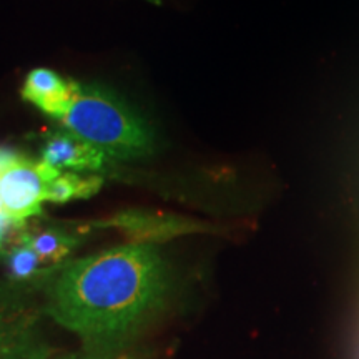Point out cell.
<instances>
[{"label":"cell","instance_id":"obj_12","mask_svg":"<svg viewBox=\"0 0 359 359\" xmlns=\"http://www.w3.org/2000/svg\"><path fill=\"white\" fill-rule=\"evenodd\" d=\"M0 213H2V205H0Z\"/></svg>","mask_w":359,"mask_h":359},{"label":"cell","instance_id":"obj_4","mask_svg":"<svg viewBox=\"0 0 359 359\" xmlns=\"http://www.w3.org/2000/svg\"><path fill=\"white\" fill-rule=\"evenodd\" d=\"M60 172L22 156L0 173V205L2 213L15 222L24 223L42 212V203L47 201V190L53 178Z\"/></svg>","mask_w":359,"mask_h":359},{"label":"cell","instance_id":"obj_7","mask_svg":"<svg viewBox=\"0 0 359 359\" xmlns=\"http://www.w3.org/2000/svg\"><path fill=\"white\" fill-rule=\"evenodd\" d=\"M19 241L29 245L43 264H60L79 243L74 235H69L58 228L20 231Z\"/></svg>","mask_w":359,"mask_h":359},{"label":"cell","instance_id":"obj_2","mask_svg":"<svg viewBox=\"0 0 359 359\" xmlns=\"http://www.w3.org/2000/svg\"><path fill=\"white\" fill-rule=\"evenodd\" d=\"M57 120L105 156L128 160L151 150V133L140 116L97 85L75 82L74 93Z\"/></svg>","mask_w":359,"mask_h":359},{"label":"cell","instance_id":"obj_3","mask_svg":"<svg viewBox=\"0 0 359 359\" xmlns=\"http://www.w3.org/2000/svg\"><path fill=\"white\" fill-rule=\"evenodd\" d=\"M40 313L22 290H0V359H50L42 339Z\"/></svg>","mask_w":359,"mask_h":359},{"label":"cell","instance_id":"obj_10","mask_svg":"<svg viewBox=\"0 0 359 359\" xmlns=\"http://www.w3.org/2000/svg\"><path fill=\"white\" fill-rule=\"evenodd\" d=\"M6 262L13 280H35L40 275H45V273L40 271V264L43 263L40 262L39 255L29 245L22 243V241L7 251Z\"/></svg>","mask_w":359,"mask_h":359},{"label":"cell","instance_id":"obj_8","mask_svg":"<svg viewBox=\"0 0 359 359\" xmlns=\"http://www.w3.org/2000/svg\"><path fill=\"white\" fill-rule=\"evenodd\" d=\"M102 187V178L82 177L79 173H58L52 180L47 190V201L52 203H67L70 200L88 198L95 195Z\"/></svg>","mask_w":359,"mask_h":359},{"label":"cell","instance_id":"obj_13","mask_svg":"<svg viewBox=\"0 0 359 359\" xmlns=\"http://www.w3.org/2000/svg\"><path fill=\"white\" fill-rule=\"evenodd\" d=\"M125 359H128V358H125Z\"/></svg>","mask_w":359,"mask_h":359},{"label":"cell","instance_id":"obj_6","mask_svg":"<svg viewBox=\"0 0 359 359\" xmlns=\"http://www.w3.org/2000/svg\"><path fill=\"white\" fill-rule=\"evenodd\" d=\"M74 88L75 82L65 80L57 72L35 69L27 75L20 93L24 100L34 103L43 114L57 118L65 110Z\"/></svg>","mask_w":359,"mask_h":359},{"label":"cell","instance_id":"obj_1","mask_svg":"<svg viewBox=\"0 0 359 359\" xmlns=\"http://www.w3.org/2000/svg\"><path fill=\"white\" fill-rule=\"evenodd\" d=\"M168 268L154 243L90 255L50 271L45 311L82 348L62 359H110L165 304Z\"/></svg>","mask_w":359,"mask_h":359},{"label":"cell","instance_id":"obj_9","mask_svg":"<svg viewBox=\"0 0 359 359\" xmlns=\"http://www.w3.org/2000/svg\"><path fill=\"white\" fill-rule=\"evenodd\" d=\"M118 226L133 233L138 238V243H150L148 240L156 238H167L183 231L182 222H172L170 218L147 217V215H127L118 222Z\"/></svg>","mask_w":359,"mask_h":359},{"label":"cell","instance_id":"obj_11","mask_svg":"<svg viewBox=\"0 0 359 359\" xmlns=\"http://www.w3.org/2000/svg\"><path fill=\"white\" fill-rule=\"evenodd\" d=\"M20 224H24V223L15 222V219L7 217L6 213H0V258H6L7 251L11 250V248H7L8 238H11L12 231L15 230V228H19Z\"/></svg>","mask_w":359,"mask_h":359},{"label":"cell","instance_id":"obj_5","mask_svg":"<svg viewBox=\"0 0 359 359\" xmlns=\"http://www.w3.org/2000/svg\"><path fill=\"white\" fill-rule=\"evenodd\" d=\"M42 161L57 172H95L105 163V155L69 130L53 132L43 140Z\"/></svg>","mask_w":359,"mask_h":359}]
</instances>
